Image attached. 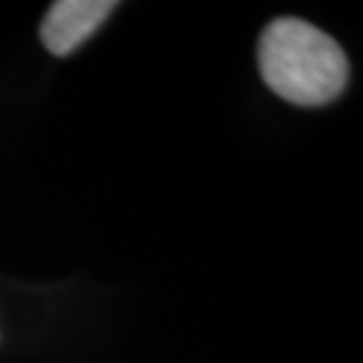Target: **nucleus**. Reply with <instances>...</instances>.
Returning <instances> with one entry per match:
<instances>
[{"mask_svg": "<svg viewBox=\"0 0 363 363\" xmlns=\"http://www.w3.org/2000/svg\"><path fill=\"white\" fill-rule=\"evenodd\" d=\"M259 67L277 97L301 108L337 100L350 78L342 46L296 16H280L267 25L259 40Z\"/></svg>", "mask_w": 363, "mask_h": 363, "instance_id": "1", "label": "nucleus"}, {"mask_svg": "<svg viewBox=\"0 0 363 363\" xmlns=\"http://www.w3.org/2000/svg\"><path fill=\"white\" fill-rule=\"evenodd\" d=\"M116 3L111 0H60L40 22V40L57 57L73 54L100 30Z\"/></svg>", "mask_w": 363, "mask_h": 363, "instance_id": "2", "label": "nucleus"}]
</instances>
